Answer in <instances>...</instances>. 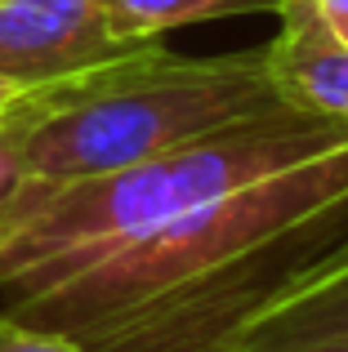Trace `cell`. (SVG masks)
Instances as JSON below:
<instances>
[{
  "label": "cell",
  "mask_w": 348,
  "mask_h": 352,
  "mask_svg": "<svg viewBox=\"0 0 348 352\" xmlns=\"http://www.w3.org/2000/svg\"><path fill=\"white\" fill-rule=\"evenodd\" d=\"M348 236V138L0 303L80 352H228L246 317Z\"/></svg>",
  "instance_id": "cell-1"
},
{
  "label": "cell",
  "mask_w": 348,
  "mask_h": 352,
  "mask_svg": "<svg viewBox=\"0 0 348 352\" xmlns=\"http://www.w3.org/2000/svg\"><path fill=\"white\" fill-rule=\"evenodd\" d=\"M344 138V120L277 107L259 120L219 129L152 161L41 192L0 232V303L45 290L76 267L157 232L170 219L228 197L263 174L308 161Z\"/></svg>",
  "instance_id": "cell-2"
},
{
  "label": "cell",
  "mask_w": 348,
  "mask_h": 352,
  "mask_svg": "<svg viewBox=\"0 0 348 352\" xmlns=\"http://www.w3.org/2000/svg\"><path fill=\"white\" fill-rule=\"evenodd\" d=\"M281 103L263 50L188 58L161 41L76 80L23 98V165L36 197L63 183L152 161L219 129L259 120Z\"/></svg>",
  "instance_id": "cell-3"
},
{
  "label": "cell",
  "mask_w": 348,
  "mask_h": 352,
  "mask_svg": "<svg viewBox=\"0 0 348 352\" xmlns=\"http://www.w3.org/2000/svg\"><path fill=\"white\" fill-rule=\"evenodd\" d=\"M103 0H0V76L18 89H50L125 58Z\"/></svg>",
  "instance_id": "cell-4"
},
{
  "label": "cell",
  "mask_w": 348,
  "mask_h": 352,
  "mask_svg": "<svg viewBox=\"0 0 348 352\" xmlns=\"http://www.w3.org/2000/svg\"><path fill=\"white\" fill-rule=\"evenodd\" d=\"M348 344V236L272 290L228 339V352H317Z\"/></svg>",
  "instance_id": "cell-5"
},
{
  "label": "cell",
  "mask_w": 348,
  "mask_h": 352,
  "mask_svg": "<svg viewBox=\"0 0 348 352\" xmlns=\"http://www.w3.org/2000/svg\"><path fill=\"white\" fill-rule=\"evenodd\" d=\"M263 67L281 103L348 125V41L322 23L313 0H277V36L263 45Z\"/></svg>",
  "instance_id": "cell-6"
},
{
  "label": "cell",
  "mask_w": 348,
  "mask_h": 352,
  "mask_svg": "<svg viewBox=\"0 0 348 352\" xmlns=\"http://www.w3.org/2000/svg\"><path fill=\"white\" fill-rule=\"evenodd\" d=\"M107 27L125 45H152L174 27L232 14H277V0H103Z\"/></svg>",
  "instance_id": "cell-7"
},
{
  "label": "cell",
  "mask_w": 348,
  "mask_h": 352,
  "mask_svg": "<svg viewBox=\"0 0 348 352\" xmlns=\"http://www.w3.org/2000/svg\"><path fill=\"white\" fill-rule=\"evenodd\" d=\"M27 98V94H23ZM36 201V183L23 165V103L0 125V232Z\"/></svg>",
  "instance_id": "cell-8"
},
{
  "label": "cell",
  "mask_w": 348,
  "mask_h": 352,
  "mask_svg": "<svg viewBox=\"0 0 348 352\" xmlns=\"http://www.w3.org/2000/svg\"><path fill=\"white\" fill-rule=\"evenodd\" d=\"M0 352H80V344L72 335H58V330H45L0 312Z\"/></svg>",
  "instance_id": "cell-9"
},
{
  "label": "cell",
  "mask_w": 348,
  "mask_h": 352,
  "mask_svg": "<svg viewBox=\"0 0 348 352\" xmlns=\"http://www.w3.org/2000/svg\"><path fill=\"white\" fill-rule=\"evenodd\" d=\"M317 14H322V23L331 27L340 41H348V0H313Z\"/></svg>",
  "instance_id": "cell-10"
},
{
  "label": "cell",
  "mask_w": 348,
  "mask_h": 352,
  "mask_svg": "<svg viewBox=\"0 0 348 352\" xmlns=\"http://www.w3.org/2000/svg\"><path fill=\"white\" fill-rule=\"evenodd\" d=\"M23 94H27V89H18L14 80H5V76H0V125H5L9 112H14V107L23 103Z\"/></svg>",
  "instance_id": "cell-11"
},
{
  "label": "cell",
  "mask_w": 348,
  "mask_h": 352,
  "mask_svg": "<svg viewBox=\"0 0 348 352\" xmlns=\"http://www.w3.org/2000/svg\"><path fill=\"white\" fill-rule=\"evenodd\" d=\"M317 352H348V344H335V348H317Z\"/></svg>",
  "instance_id": "cell-12"
}]
</instances>
